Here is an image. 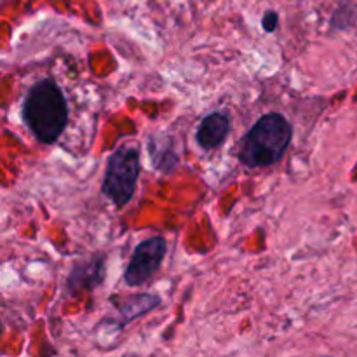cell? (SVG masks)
<instances>
[{
  "label": "cell",
  "mask_w": 357,
  "mask_h": 357,
  "mask_svg": "<svg viewBox=\"0 0 357 357\" xmlns=\"http://www.w3.org/2000/svg\"><path fill=\"white\" fill-rule=\"evenodd\" d=\"M23 119L38 142L49 145L61 136L68 122V107L65 94L54 80H38L28 89Z\"/></svg>",
  "instance_id": "obj_1"
},
{
  "label": "cell",
  "mask_w": 357,
  "mask_h": 357,
  "mask_svg": "<svg viewBox=\"0 0 357 357\" xmlns=\"http://www.w3.org/2000/svg\"><path fill=\"white\" fill-rule=\"evenodd\" d=\"M291 138V124L284 115H264L244 136L239 152L241 162L248 167L272 166L284 155Z\"/></svg>",
  "instance_id": "obj_2"
},
{
  "label": "cell",
  "mask_w": 357,
  "mask_h": 357,
  "mask_svg": "<svg viewBox=\"0 0 357 357\" xmlns=\"http://www.w3.org/2000/svg\"><path fill=\"white\" fill-rule=\"evenodd\" d=\"M139 176V153L132 146H121L108 159L103 180V194L117 208L132 199Z\"/></svg>",
  "instance_id": "obj_3"
},
{
  "label": "cell",
  "mask_w": 357,
  "mask_h": 357,
  "mask_svg": "<svg viewBox=\"0 0 357 357\" xmlns=\"http://www.w3.org/2000/svg\"><path fill=\"white\" fill-rule=\"evenodd\" d=\"M167 244L164 237H150L136 246L128 268L124 272V282L131 288L145 284L155 275L166 257Z\"/></svg>",
  "instance_id": "obj_4"
},
{
  "label": "cell",
  "mask_w": 357,
  "mask_h": 357,
  "mask_svg": "<svg viewBox=\"0 0 357 357\" xmlns=\"http://www.w3.org/2000/svg\"><path fill=\"white\" fill-rule=\"evenodd\" d=\"M229 131L230 121L227 114L215 112V114H209L202 119V122L197 128V132H195V139H197L201 149L215 150L225 142Z\"/></svg>",
  "instance_id": "obj_5"
},
{
  "label": "cell",
  "mask_w": 357,
  "mask_h": 357,
  "mask_svg": "<svg viewBox=\"0 0 357 357\" xmlns=\"http://www.w3.org/2000/svg\"><path fill=\"white\" fill-rule=\"evenodd\" d=\"M105 278V264L103 258H93L89 261H82V264L75 265L73 271L68 275V288L72 291H80V289L96 288L98 284L103 282Z\"/></svg>",
  "instance_id": "obj_6"
},
{
  "label": "cell",
  "mask_w": 357,
  "mask_h": 357,
  "mask_svg": "<svg viewBox=\"0 0 357 357\" xmlns=\"http://www.w3.org/2000/svg\"><path fill=\"white\" fill-rule=\"evenodd\" d=\"M149 150L152 162L160 173H171L176 167L178 157L176 149H174V142L171 136L166 135H155L150 136L149 139Z\"/></svg>",
  "instance_id": "obj_7"
},
{
  "label": "cell",
  "mask_w": 357,
  "mask_h": 357,
  "mask_svg": "<svg viewBox=\"0 0 357 357\" xmlns=\"http://www.w3.org/2000/svg\"><path fill=\"white\" fill-rule=\"evenodd\" d=\"M160 305V298L157 295H150V293H143V295L131 296L124 302V305L119 307V319L121 324L131 323L136 317L143 316V314L150 312L152 309Z\"/></svg>",
  "instance_id": "obj_8"
},
{
  "label": "cell",
  "mask_w": 357,
  "mask_h": 357,
  "mask_svg": "<svg viewBox=\"0 0 357 357\" xmlns=\"http://www.w3.org/2000/svg\"><path fill=\"white\" fill-rule=\"evenodd\" d=\"M279 24V16L274 13V10H267V13L264 14V20H261V26H264L265 31H268V33H272V31L278 28Z\"/></svg>",
  "instance_id": "obj_9"
}]
</instances>
